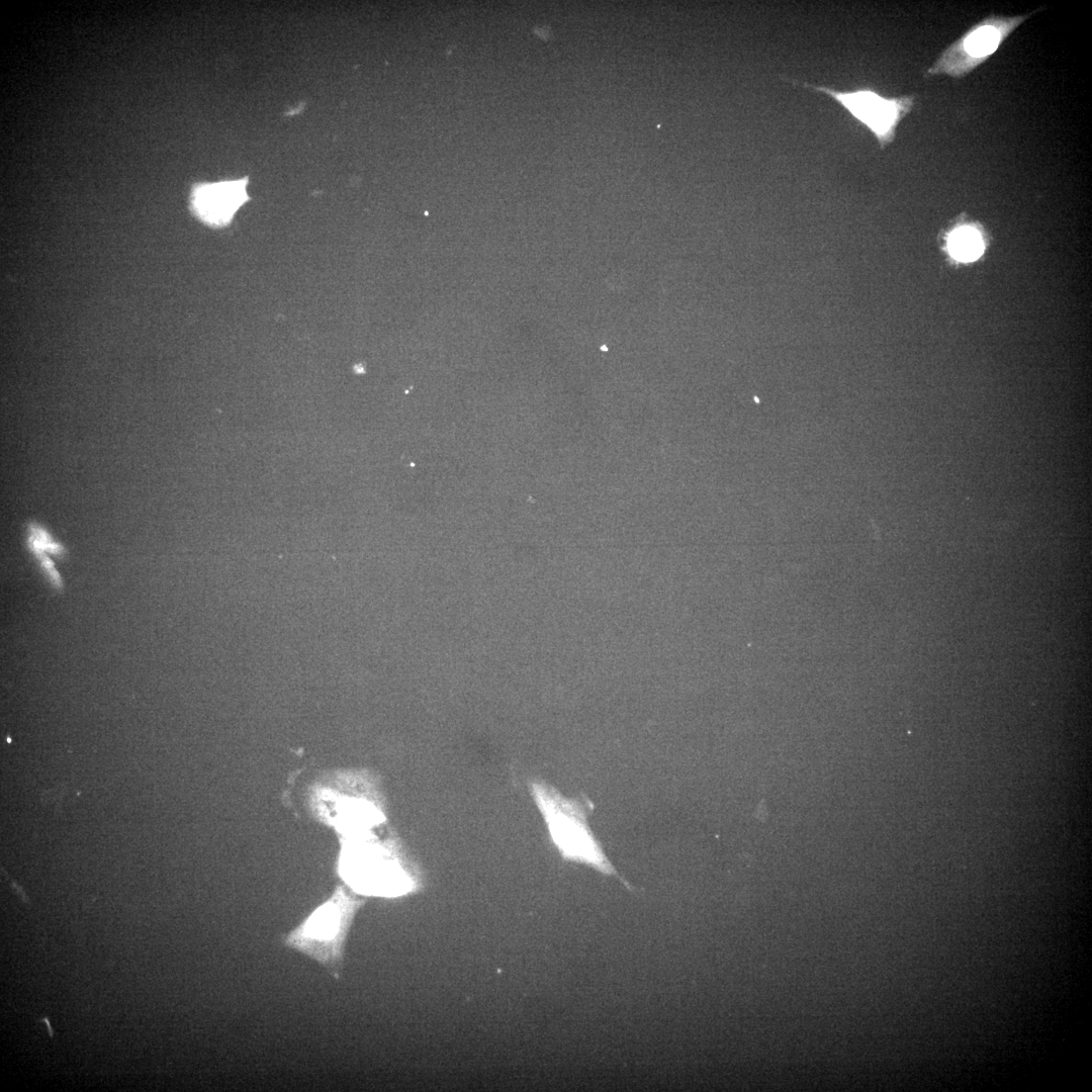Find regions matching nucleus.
Here are the masks:
<instances>
[{
    "instance_id": "nucleus-8",
    "label": "nucleus",
    "mask_w": 1092,
    "mask_h": 1092,
    "mask_svg": "<svg viewBox=\"0 0 1092 1092\" xmlns=\"http://www.w3.org/2000/svg\"><path fill=\"white\" fill-rule=\"evenodd\" d=\"M29 537L27 539L28 547L37 556L43 555L44 551L53 554L62 555L64 553L63 547L55 542L50 534L37 524H30L28 527Z\"/></svg>"
},
{
    "instance_id": "nucleus-7",
    "label": "nucleus",
    "mask_w": 1092,
    "mask_h": 1092,
    "mask_svg": "<svg viewBox=\"0 0 1092 1092\" xmlns=\"http://www.w3.org/2000/svg\"><path fill=\"white\" fill-rule=\"evenodd\" d=\"M948 248L951 255L961 261H973L983 251V241L980 234L973 228L963 226L956 230L949 237Z\"/></svg>"
},
{
    "instance_id": "nucleus-5",
    "label": "nucleus",
    "mask_w": 1092,
    "mask_h": 1092,
    "mask_svg": "<svg viewBox=\"0 0 1092 1092\" xmlns=\"http://www.w3.org/2000/svg\"><path fill=\"white\" fill-rule=\"evenodd\" d=\"M247 184L245 178L197 185L191 194L193 212L206 224H228L240 206L249 199Z\"/></svg>"
},
{
    "instance_id": "nucleus-2",
    "label": "nucleus",
    "mask_w": 1092,
    "mask_h": 1092,
    "mask_svg": "<svg viewBox=\"0 0 1092 1092\" xmlns=\"http://www.w3.org/2000/svg\"><path fill=\"white\" fill-rule=\"evenodd\" d=\"M367 832L353 834L343 850L340 874L344 881L356 892L372 896L396 897L419 888L417 870L397 846Z\"/></svg>"
},
{
    "instance_id": "nucleus-1",
    "label": "nucleus",
    "mask_w": 1092,
    "mask_h": 1092,
    "mask_svg": "<svg viewBox=\"0 0 1092 1092\" xmlns=\"http://www.w3.org/2000/svg\"><path fill=\"white\" fill-rule=\"evenodd\" d=\"M530 790L549 835L565 860L587 864L603 875L616 877L628 890L633 889L616 871L587 824L586 816L594 809L587 797L568 799L555 788L537 781L530 784Z\"/></svg>"
},
{
    "instance_id": "nucleus-4",
    "label": "nucleus",
    "mask_w": 1092,
    "mask_h": 1092,
    "mask_svg": "<svg viewBox=\"0 0 1092 1092\" xmlns=\"http://www.w3.org/2000/svg\"><path fill=\"white\" fill-rule=\"evenodd\" d=\"M801 85L829 95L874 133L882 149L892 143L897 125L913 104L912 96L886 98L869 88L839 91L806 82Z\"/></svg>"
},
{
    "instance_id": "nucleus-6",
    "label": "nucleus",
    "mask_w": 1092,
    "mask_h": 1092,
    "mask_svg": "<svg viewBox=\"0 0 1092 1092\" xmlns=\"http://www.w3.org/2000/svg\"><path fill=\"white\" fill-rule=\"evenodd\" d=\"M1000 30L991 24H984L972 30L964 39L966 54L974 60H983L993 54L1001 40Z\"/></svg>"
},
{
    "instance_id": "nucleus-3",
    "label": "nucleus",
    "mask_w": 1092,
    "mask_h": 1092,
    "mask_svg": "<svg viewBox=\"0 0 1092 1092\" xmlns=\"http://www.w3.org/2000/svg\"><path fill=\"white\" fill-rule=\"evenodd\" d=\"M362 901L339 888L302 924L289 932L285 944L320 964L335 968L343 956L350 925Z\"/></svg>"
}]
</instances>
